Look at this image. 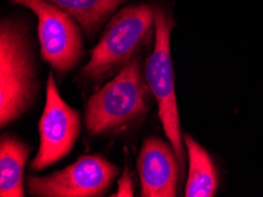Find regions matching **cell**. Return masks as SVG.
<instances>
[{
	"mask_svg": "<svg viewBox=\"0 0 263 197\" xmlns=\"http://www.w3.org/2000/svg\"><path fill=\"white\" fill-rule=\"evenodd\" d=\"M37 65L29 27L6 18L0 25V126H10L30 110L38 92Z\"/></svg>",
	"mask_w": 263,
	"mask_h": 197,
	"instance_id": "cell-1",
	"label": "cell"
},
{
	"mask_svg": "<svg viewBox=\"0 0 263 197\" xmlns=\"http://www.w3.org/2000/svg\"><path fill=\"white\" fill-rule=\"evenodd\" d=\"M149 85L141 58L135 57L116 77L87 100L85 127L90 136L105 135L141 119L149 108Z\"/></svg>",
	"mask_w": 263,
	"mask_h": 197,
	"instance_id": "cell-2",
	"label": "cell"
},
{
	"mask_svg": "<svg viewBox=\"0 0 263 197\" xmlns=\"http://www.w3.org/2000/svg\"><path fill=\"white\" fill-rule=\"evenodd\" d=\"M155 7L136 4L124 7L111 19L81 75L87 80H101L127 65L155 35Z\"/></svg>",
	"mask_w": 263,
	"mask_h": 197,
	"instance_id": "cell-3",
	"label": "cell"
},
{
	"mask_svg": "<svg viewBox=\"0 0 263 197\" xmlns=\"http://www.w3.org/2000/svg\"><path fill=\"white\" fill-rule=\"evenodd\" d=\"M155 46L145 64V78L150 92L158 105V116L166 138L176 152L181 175H184L185 155L179 120L175 74L171 57V32L175 26L173 18L163 7L155 6Z\"/></svg>",
	"mask_w": 263,
	"mask_h": 197,
	"instance_id": "cell-4",
	"label": "cell"
},
{
	"mask_svg": "<svg viewBox=\"0 0 263 197\" xmlns=\"http://www.w3.org/2000/svg\"><path fill=\"white\" fill-rule=\"evenodd\" d=\"M31 10L38 18V38L44 62L59 75L78 65L84 55L79 24L66 11L49 0H11Z\"/></svg>",
	"mask_w": 263,
	"mask_h": 197,
	"instance_id": "cell-5",
	"label": "cell"
},
{
	"mask_svg": "<svg viewBox=\"0 0 263 197\" xmlns=\"http://www.w3.org/2000/svg\"><path fill=\"white\" fill-rule=\"evenodd\" d=\"M119 169L103 156L85 155L47 176H27L26 189L35 197H98L109 190Z\"/></svg>",
	"mask_w": 263,
	"mask_h": 197,
	"instance_id": "cell-6",
	"label": "cell"
},
{
	"mask_svg": "<svg viewBox=\"0 0 263 197\" xmlns=\"http://www.w3.org/2000/svg\"><path fill=\"white\" fill-rule=\"evenodd\" d=\"M82 130L81 114L59 94L53 74L46 83V100L39 120L38 154L32 159V171H42L66 157L72 151Z\"/></svg>",
	"mask_w": 263,
	"mask_h": 197,
	"instance_id": "cell-7",
	"label": "cell"
},
{
	"mask_svg": "<svg viewBox=\"0 0 263 197\" xmlns=\"http://www.w3.org/2000/svg\"><path fill=\"white\" fill-rule=\"evenodd\" d=\"M141 196L174 197L177 194L178 160L173 146L158 137H147L137 159Z\"/></svg>",
	"mask_w": 263,
	"mask_h": 197,
	"instance_id": "cell-8",
	"label": "cell"
},
{
	"mask_svg": "<svg viewBox=\"0 0 263 197\" xmlns=\"http://www.w3.org/2000/svg\"><path fill=\"white\" fill-rule=\"evenodd\" d=\"M31 147L11 135L0 139V196L24 197V169L31 154Z\"/></svg>",
	"mask_w": 263,
	"mask_h": 197,
	"instance_id": "cell-9",
	"label": "cell"
},
{
	"mask_svg": "<svg viewBox=\"0 0 263 197\" xmlns=\"http://www.w3.org/2000/svg\"><path fill=\"white\" fill-rule=\"evenodd\" d=\"M188 154L189 171L185 197H213L218 188V174L208 151L190 135L183 136Z\"/></svg>",
	"mask_w": 263,
	"mask_h": 197,
	"instance_id": "cell-10",
	"label": "cell"
},
{
	"mask_svg": "<svg viewBox=\"0 0 263 197\" xmlns=\"http://www.w3.org/2000/svg\"><path fill=\"white\" fill-rule=\"evenodd\" d=\"M77 20L86 35L97 33L110 15L127 0H49Z\"/></svg>",
	"mask_w": 263,
	"mask_h": 197,
	"instance_id": "cell-11",
	"label": "cell"
},
{
	"mask_svg": "<svg viewBox=\"0 0 263 197\" xmlns=\"http://www.w3.org/2000/svg\"><path fill=\"white\" fill-rule=\"evenodd\" d=\"M117 186V191L111 195L112 197H133L135 195V184L129 169H125L119 177Z\"/></svg>",
	"mask_w": 263,
	"mask_h": 197,
	"instance_id": "cell-12",
	"label": "cell"
}]
</instances>
